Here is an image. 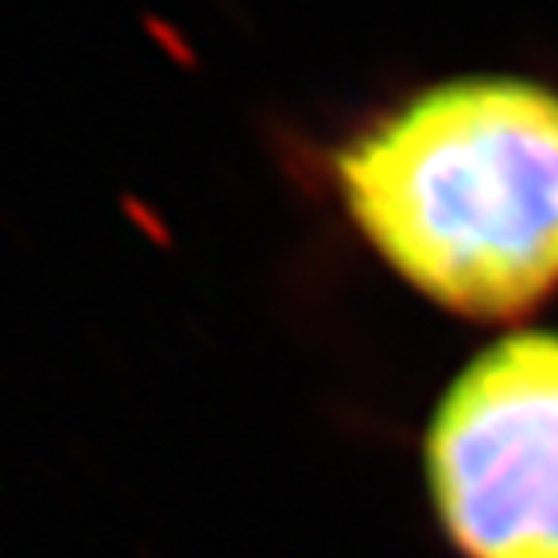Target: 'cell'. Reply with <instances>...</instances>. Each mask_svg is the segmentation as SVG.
Returning <instances> with one entry per match:
<instances>
[{
	"mask_svg": "<svg viewBox=\"0 0 558 558\" xmlns=\"http://www.w3.org/2000/svg\"><path fill=\"white\" fill-rule=\"evenodd\" d=\"M338 194L415 295L465 323H520L558 295V94L458 78L338 151Z\"/></svg>",
	"mask_w": 558,
	"mask_h": 558,
	"instance_id": "obj_1",
	"label": "cell"
},
{
	"mask_svg": "<svg viewBox=\"0 0 558 558\" xmlns=\"http://www.w3.org/2000/svg\"><path fill=\"white\" fill-rule=\"evenodd\" d=\"M423 485L458 558H558V333L515 330L450 376Z\"/></svg>",
	"mask_w": 558,
	"mask_h": 558,
	"instance_id": "obj_2",
	"label": "cell"
}]
</instances>
